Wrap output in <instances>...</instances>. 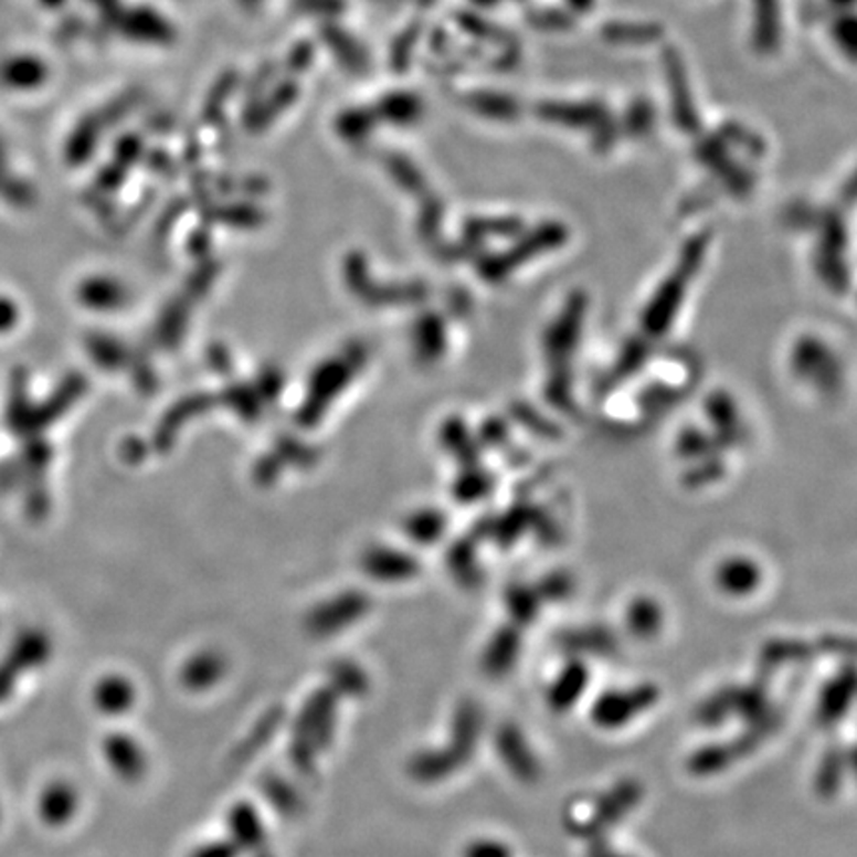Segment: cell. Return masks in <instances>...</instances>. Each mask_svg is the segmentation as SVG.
Listing matches in <instances>:
<instances>
[{
	"label": "cell",
	"mask_w": 857,
	"mask_h": 857,
	"mask_svg": "<svg viewBox=\"0 0 857 857\" xmlns=\"http://www.w3.org/2000/svg\"><path fill=\"white\" fill-rule=\"evenodd\" d=\"M76 792L66 782L46 784L40 796V814L44 816L46 824L68 822L76 808Z\"/></svg>",
	"instance_id": "6da1fadb"
}]
</instances>
